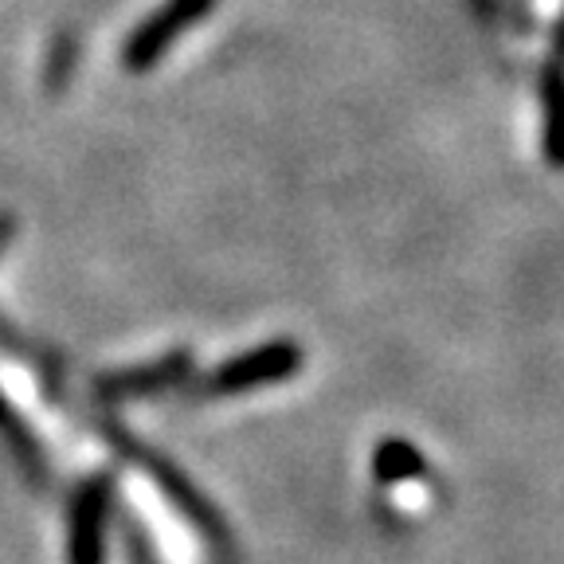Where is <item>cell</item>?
<instances>
[{"label": "cell", "mask_w": 564, "mask_h": 564, "mask_svg": "<svg viewBox=\"0 0 564 564\" xmlns=\"http://www.w3.org/2000/svg\"><path fill=\"white\" fill-rule=\"evenodd\" d=\"M212 4H216V0H165L161 9H153L150 17L130 32V40L122 44V67L130 70V75L153 70L188 28H196L208 17Z\"/></svg>", "instance_id": "obj_1"}, {"label": "cell", "mask_w": 564, "mask_h": 564, "mask_svg": "<svg viewBox=\"0 0 564 564\" xmlns=\"http://www.w3.org/2000/svg\"><path fill=\"white\" fill-rule=\"evenodd\" d=\"M302 361H306V352H302V345L291 341V337L267 341V345H259V349L239 352L228 365H220V369L208 377V392H216V397H239V392L282 384V380H291L294 372L302 369Z\"/></svg>", "instance_id": "obj_2"}, {"label": "cell", "mask_w": 564, "mask_h": 564, "mask_svg": "<svg viewBox=\"0 0 564 564\" xmlns=\"http://www.w3.org/2000/svg\"><path fill=\"white\" fill-rule=\"evenodd\" d=\"M0 427H4L9 443L17 447V455L24 458V463H35V467H40V447H35V435H28V427L20 423V415L12 412V404L4 397H0Z\"/></svg>", "instance_id": "obj_7"}, {"label": "cell", "mask_w": 564, "mask_h": 564, "mask_svg": "<svg viewBox=\"0 0 564 564\" xmlns=\"http://www.w3.org/2000/svg\"><path fill=\"white\" fill-rule=\"evenodd\" d=\"M12 236H17V216H12V212H0V256H4V247L12 243Z\"/></svg>", "instance_id": "obj_8"}, {"label": "cell", "mask_w": 564, "mask_h": 564, "mask_svg": "<svg viewBox=\"0 0 564 564\" xmlns=\"http://www.w3.org/2000/svg\"><path fill=\"white\" fill-rule=\"evenodd\" d=\"M541 153L564 173V20L553 35V52L541 63Z\"/></svg>", "instance_id": "obj_4"}, {"label": "cell", "mask_w": 564, "mask_h": 564, "mask_svg": "<svg viewBox=\"0 0 564 564\" xmlns=\"http://www.w3.org/2000/svg\"><path fill=\"white\" fill-rule=\"evenodd\" d=\"M193 369V357L188 352H169L161 361L138 365V369H122V372H106L98 377L95 392L102 400H130V397H150V392H161V388L176 384Z\"/></svg>", "instance_id": "obj_5"}, {"label": "cell", "mask_w": 564, "mask_h": 564, "mask_svg": "<svg viewBox=\"0 0 564 564\" xmlns=\"http://www.w3.org/2000/svg\"><path fill=\"white\" fill-rule=\"evenodd\" d=\"M372 470H377L380 482H412V478H423L427 458L408 440H384L372 451Z\"/></svg>", "instance_id": "obj_6"}, {"label": "cell", "mask_w": 564, "mask_h": 564, "mask_svg": "<svg viewBox=\"0 0 564 564\" xmlns=\"http://www.w3.org/2000/svg\"><path fill=\"white\" fill-rule=\"evenodd\" d=\"M115 478L95 475L79 486L67 518V564H102L106 561V518H110Z\"/></svg>", "instance_id": "obj_3"}]
</instances>
